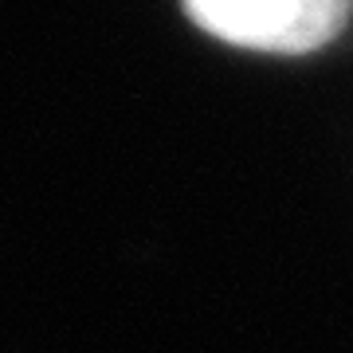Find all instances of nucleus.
<instances>
[{"mask_svg": "<svg viewBox=\"0 0 353 353\" xmlns=\"http://www.w3.org/2000/svg\"><path fill=\"white\" fill-rule=\"evenodd\" d=\"M189 8L220 39L267 51H306L338 32L345 0H189Z\"/></svg>", "mask_w": 353, "mask_h": 353, "instance_id": "nucleus-1", "label": "nucleus"}]
</instances>
